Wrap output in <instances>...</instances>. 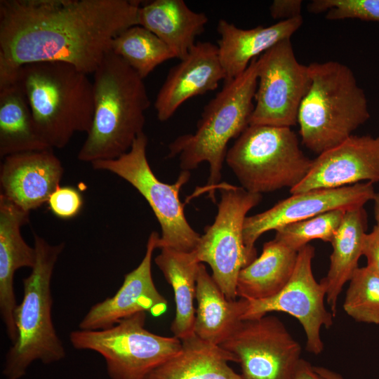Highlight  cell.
Segmentation results:
<instances>
[{"label":"cell","mask_w":379,"mask_h":379,"mask_svg":"<svg viewBox=\"0 0 379 379\" xmlns=\"http://www.w3.org/2000/svg\"><path fill=\"white\" fill-rule=\"evenodd\" d=\"M379 182V137L351 135L312 159L306 178L291 194Z\"/></svg>","instance_id":"16"},{"label":"cell","mask_w":379,"mask_h":379,"mask_svg":"<svg viewBox=\"0 0 379 379\" xmlns=\"http://www.w3.org/2000/svg\"><path fill=\"white\" fill-rule=\"evenodd\" d=\"M88 75L63 62L30 63L18 69L17 81L48 147L62 148L75 133L90 131L94 93Z\"/></svg>","instance_id":"3"},{"label":"cell","mask_w":379,"mask_h":379,"mask_svg":"<svg viewBox=\"0 0 379 379\" xmlns=\"http://www.w3.org/2000/svg\"><path fill=\"white\" fill-rule=\"evenodd\" d=\"M346 211L335 209L283 225L275 230L274 239L297 252L314 239L331 243Z\"/></svg>","instance_id":"30"},{"label":"cell","mask_w":379,"mask_h":379,"mask_svg":"<svg viewBox=\"0 0 379 379\" xmlns=\"http://www.w3.org/2000/svg\"><path fill=\"white\" fill-rule=\"evenodd\" d=\"M225 78L218 46L209 41L197 42L170 69L159 91L154 104L158 119L168 120L186 100L215 90Z\"/></svg>","instance_id":"18"},{"label":"cell","mask_w":379,"mask_h":379,"mask_svg":"<svg viewBox=\"0 0 379 379\" xmlns=\"http://www.w3.org/2000/svg\"><path fill=\"white\" fill-rule=\"evenodd\" d=\"M363 255L366 258L367 267L379 274V226L375 225L366 233L363 244Z\"/></svg>","instance_id":"33"},{"label":"cell","mask_w":379,"mask_h":379,"mask_svg":"<svg viewBox=\"0 0 379 379\" xmlns=\"http://www.w3.org/2000/svg\"><path fill=\"white\" fill-rule=\"evenodd\" d=\"M111 51L121 58L142 78L158 65L175 56L151 31L136 25L123 31L112 41Z\"/></svg>","instance_id":"28"},{"label":"cell","mask_w":379,"mask_h":379,"mask_svg":"<svg viewBox=\"0 0 379 379\" xmlns=\"http://www.w3.org/2000/svg\"><path fill=\"white\" fill-rule=\"evenodd\" d=\"M297 258V251L274 238L265 242L261 255L240 271L237 296L258 300L275 295L291 279Z\"/></svg>","instance_id":"25"},{"label":"cell","mask_w":379,"mask_h":379,"mask_svg":"<svg viewBox=\"0 0 379 379\" xmlns=\"http://www.w3.org/2000/svg\"><path fill=\"white\" fill-rule=\"evenodd\" d=\"M314 248L307 244L298 252L293 273L286 285L275 295L258 300H248L242 320L258 318L272 312H283L296 318L306 335V350L319 354L324 350L321 338L323 326L329 328L333 315L326 310V288L315 279L312 262Z\"/></svg>","instance_id":"13"},{"label":"cell","mask_w":379,"mask_h":379,"mask_svg":"<svg viewBox=\"0 0 379 379\" xmlns=\"http://www.w3.org/2000/svg\"><path fill=\"white\" fill-rule=\"evenodd\" d=\"M49 148L37 131L18 81L0 88V157Z\"/></svg>","instance_id":"27"},{"label":"cell","mask_w":379,"mask_h":379,"mask_svg":"<svg viewBox=\"0 0 379 379\" xmlns=\"http://www.w3.org/2000/svg\"><path fill=\"white\" fill-rule=\"evenodd\" d=\"M208 18L204 13L191 10L183 0H154L140 6L138 25L151 31L184 59L204 32Z\"/></svg>","instance_id":"21"},{"label":"cell","mask_w":379,"mask_h":379,"mask_svg":"<svg viewBox=\"0 0 379 379\" xmlns=\"http://www.w3.org/2000/svg\"><path fill=\"white\" fill-rule=\"evenodd\" d=\"M257 75L249 125L287 128L296 125L311 77L309 65L296 59L291 39L278 42L258 58Z\"/></svg>","instance_id":"11"},{"label":"cell","mask_w":379,"mask_h":379,"mask_svg":"<svg viewBox=\"0 0 379 379\" xmlns=\"http://www.w3.org/2000/svg\"><path fill=\"white\" fill-rule=\"evenodd\" d=\"M159 234L152 232L147 240L145 254L139 265L125 274L116 294L93 305L81 319V330H101L140 312L159 317L167 310L168 302L159 292L152 275V259L157 248Z\"/></svg>","instance_id":"15"},{"label":"cell","mask_w":379,"mask_h":379,"mask_svg":"<svg viewBox=\"0 0 379 379\" xmlns=\"http://www.w3.org/2000/svg\"><path fill=\"white\" fill-rule=\"evenodd\" d=\"M93 74V123L78 153L91 164L126 153L143 132L150 105L144 79L111 50Z\"/></svg>","instance_id":"2"},{"label":"cell","mask_w":379,"mask_h":379,"mask_svg":"<svg viewBox=\"0 0 379 379\" xmlns=\"http://www.w3.org/2000/svg\"><path fill=\"white\" fill-rule=\"evenodd\" d=\"M154 261L174 293L175 316L171 331L173 336L182 340L194 334V300L200 262L194 251L182 252L169 248H161Z\"/></svg>","instance_id":"26"},{"label":"cell","mask_w":379,"mask_h":379,"mask_svg":"<svg viewBox=\"0 0 379 379\" xmlns=\"http://www.w3.org/2000/svg\"><path fill=\"white\" fill-rule=\"evenodd\" d=\"M63 173L53 149L9 155L1 165V194L29 212L48 202Z\"/></svg>","instance_id":"17"},{"label":"cell","mask_w":379,"mask_h":379,"mask_svg":"<svg viewBox=\"0 0 379 379\" xmlns=\"http://www.w3.org/2000/svg\"><path fill=\"white\" fill-rule=\"evenodd\" d=\"M29 213L0 194V314L12 343L18 335L14 276L18 269H32L36 262L34 247L29 246L21 234V227L29 221Z\"/></svg>","instance_id":"19"},{"label":"cell","mask_w":379,"mask_h":379,"mask_svg":"<svg viewBox=\"0 0 379 379\" xmlns=\"http://www.w3.org/2000/svg\"><path fill=\"white\" fill-rule=\"evenodd\" d=\"M225 161L241 187L260 194L294 188L312 164L291 128L265 125H249L227 150Z\"/></svg>","instance_id":"7"},{"label":"cell","mask_w":379,"mask_h":379,"mask_svg":"<svg viewBox=\"0 0 379 379\" xmlns=\"http://www.w3.org/2000/svg\"><path fill=\"white\" fill-rule=\"evenodd\" d=\"M34 238L36 262L22 279V300L14 311L18 335L6 355L3 374L7 379H20L35 361L50 364L66 354L52 319L51 290L55 265L65 244H51L36 234Z\"/></svg>","instance_id":"6"},{"label":"cell","mask_w":379,"mask_h":379,"mask_svg":"<svg viewBox=\"0 0 379 379\" xmlns=\"http://www.w3.org/2000/svg\"><path fill=\"white\" fill-rule=\"evenodd\" d=\"M47 203L54 215L62 219H70L80 213L84 199L77 188L60 185L51 194Z\"/></svg>","instance_id":"32"},{"label":"cell","mask_w":379,"mask_h":379,"mask_svg":"<svg viewBox=\"0 0 379 379\" xmlns=\"http://www.w3.org/2000/svg\"><path fill=\"white\" fill-rule=\"evenodd\" d=\"M374 202V216L376 225L379 226V192L375 193L373 199Z\"/></svg>","instance_id":"37"},{"label":"cell","mask_w":379,"mask_h":379,"mask_svg":"<svg viewBox=\"0 0 379 379\" xmlns=\"http://www.w3.org/2000/svg\"><path fill=\"white\" fill-rule=\"evenodd\" d=\"M181 341L180 351L145 379H244L228 364L238 363L231 352L201 340L194 333Z\"/></svg>","instance_id":"23"},{"label":"cell","mask_w":379,"mask_h":379,"mask_svg":"<svg viewBox=\"0 0 379 379\" xmlns=\"http://www.w3.org/2000/svg\"><path fill=\"white\" fill-rule=\"evenodd\" d=\"M301 0H274L270 6V13L274 19L282 20L301 16Z\"/></svg>","instance_id":"34"},{"label":"cell","mask_w":379,"mask_h":379,"mask_svg":"<svg viewBox=\"0 0 379 379\" xmlns=\"http://www.w3.org/2000/svg\"><path fill=\"white\" fill-rule=\"evenodd\" d=\"M258 58L231 80L204 107L194 133L176 138L168 145V158L178 157L180 166L190 171L202 162L209 164L208 188L218 189L227 152V146L249 126L258 86Z\"/></svg>","instance_id":"4"},{"label":"cell","mask_w":379,"mask_h":379,"mask_svg":"<svg viewBox=\"0 0 379 379\" xmlns=\"http://www.w3.org/2000/svg\"><path fill=\"white\" fill-rule=\"evenodd\" d=\"M302 15L280 20L272 25L244 29L224 19L218 21L217 31L218 55L226 78L231 80L241 75L251 62L278 42L291 39L301 27Z\"/></svg>","instance_id":"20"},{"label":"cell","mask_w":379,"mask_h":379,"mask_svg":"<svg viewBox=\"0 0 379 379\" xmlns=\"http://www.w3.org/2000/svg\"><path fill=\"white\" fill-rule=\"evenodd\" d=\"M314 370L325 379H344L339 373L321 366H314Z\"/></svg>","instance_id":"36"},{"label":"cell","mask_w":379,"mask_h":379,"mask_svg":"<svg viewBox=\"0 0 379 379\" xmlns=\"http://www.w3.org/2000/svg\"><path fill=\"white\" fill-rule=\"evenodd\" d=\"M147 145V137L142 132L124 154L91 164L95 170L111 172L125 180L145 199L161 227L157 248L192 252L197 246L201 235L187 222L179 198L182 186L190 179V171H182L173 184L160 181L148 163Z\"/></svg>","instance_id":"9"},{"label":"cell","mask_w":379,"mask_h":379,"mask_svg":"<svg viewBox=\"0 0 379 379\" xmlns=\"http://www.w3.org/2000/svg\"><path fill=\"white\" fill-rule=\"evenodd\" d=\"M309 65L311 84L298 113L302 143L320 154L341 144L370 117L352 69L336 61Z\"/></svg>","instance_id":"5"},{"label":"cell","mask_w":379,"mask_h":379,"mask_svg":"<svg viewBox=\"0 0 379 379\" xmlns=\"http://www.w3.org/2000/svg\"><path fill=\"white\" fill-rule=\"evenodd\" d=\"M312 13L326 11L330 20L356 18L379 22V0H314L307 6Z\"/></svg>","instance_id":"31"},{"label":"cell","mask_w":379,"mask_h":379,"mask_svg":"<svg viewBox=\"0 0 379 379\" xmlns=\"http://www.w3.org/2000/svg\"><path fill=\"white\" fill-rule=\"evenodd\" d=\"M367 229V215L364 207L347 210L341 225L331 241L333 252L326 276L321 282L326 288V302L335 317L340 293L359 268L363 255V244Z\"/></svg>","instance_id":"24"},{"label":"cell","mask_w":379,"mask_h":379,"mask_svg":"<svg viewBox=\"0 0 379 379\" xmlns=\"http://www.w3.org/2000/svg\"><path fill=\"white\" fill-rule=\"evenodd\" d=\"M220 200L213 223L207 226L193 251L200 263H207L212 277L225 297L236 300L240 271L253 261L244 242L243 228L248 212L262 199L241 187L219 184Z\"/></svg>","instance_id":"10"},{"label":"cell","mask_w":379,"mask_h":379,"mask_svg":"<svg viewBox=\"0 0 379 379\" xmlns=\"http://www.w3.org/2000/svg\"><path fill=\"white\" fill-rule=\"evenodd\" d=\"M196 300L194 333L201 340L219 346L238 327L249 303L244 298L227 299L203 263L199 265Z\"/></svg>","instance_id":"22"},{"label":"cell","mask_w":379,"mask_h":379,"mask_svg":"<svg viewBox=\"0 0 379 379\" xmlns=\"http://www.w3.org/2000/svg\"><path fill=\"white\" fill-rule=\"evenodd\" d=\"M294 379H325L320 375L307 361L301 359L298 366Z\"/></svg>","instance_id":"35"},{"label":"cell","mask_w":379,"mask_h":379,"mask_svg":"<svg viewBox=\"0 0 379 379\" xmlns=\"http://www.w3.org/2000/svg\"><path fill=\"white\" fill-rule=\"evenodd\" d=\"M238 359L244 379H294L301 347L273 315L242 320L220 345Z\"/></svg>","instance_id":"12"},{"label":"cell","mask_w":379,"mask_h":379,"mask_svg":"<svg viewBox=\"0 0 379 379\" xmlns=\"http://www.w3.org/2000/svg\"><path fill=\"white\" fill-rule=\"evenodd\" d=\"M140 7L135 0H1L0 87L30 63L94 73L112 40L138 25Z\"/></svg>","instance_id":"1"},{"label":"cell","mask_w":379,"mask_h":379,"mask_svg":"<svg viewBox=\"0 0 379 379\" xmlns=\"http://www.w3.org/2000/svg\"><path fill=\"white\" fill-rule=\"evenodd\" d=\"M343 309L356 321L379 324V274L367 266L359 267L350 280Z\"/></svg>","instance_id":"29"},{"label":"cell","mask_w":379,"mask_h":379,"mask_svg":"<svg viewBox=\"0 0 379 379\" xmlns=\"http://www.w3.org/2000/svg\"><path fill=\"white\" fill-rule=\"evenodd\" d=\"M375 194L373 183L368 182L292 194L270 209L246 218L243 237L248 253L253 260L257 258L255 243L266 232L330 211L364 207Z\"/></svg>","instance_id":"14"},{"label":"cell","mask_w":379,"mask_h":379,"mask_svg":"<svg viewBox=\"0 0 379 379\" xmlns=\"http://www.w3.org/2000/svg\"><path fill=\"white\" fill-rule=\"evenodd\" d=\"M146 317L145 312H140L108 328L73 331L69 340L77 350L100 354L111 379H145L182 348L179 338L146 329Z\"/></svg>","instance_id":"8"}]
</instances>
